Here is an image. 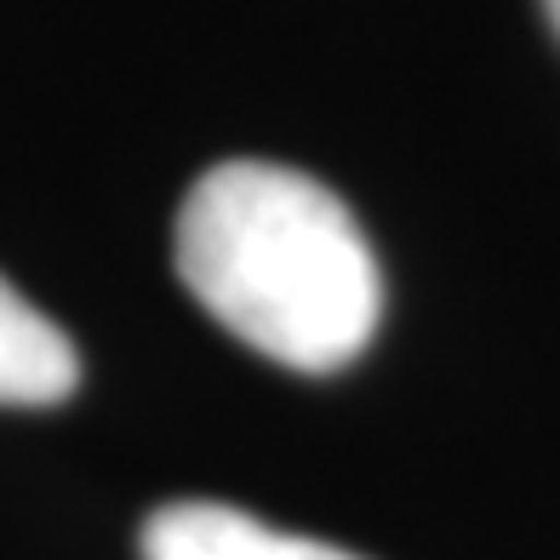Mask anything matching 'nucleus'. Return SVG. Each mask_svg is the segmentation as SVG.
<instances>
[{
	"label": "nucleus",
	"instance_id": "1",
	"mask_svg": "<svg viewBox=\"0 0 560 560\" xmlns=\"http://www.w3.org/2000/svg\"><path fill=\"white\" fill-rule=\"evenodd\" d=\"M177 275L241 343L310 377L349 366L384 315V275L354 212L269 161H223L184 195Z\"/></svg>",
	"mask_w": 560,
	"mask_h": 560
},
{
	"label": "nucleus",
	"instance_id": "2",
	"mask_svg": "<svg viewBox=\"0 0 560 560\" xmlns=\"http://www.w3.org/2000/svg\"><path fill=\"white\" fill-rule=\"evenodd\" d=\"M143 560H361L349 549L275 532L229 503H166L143 521Z\"/></svg>",
	"mask_w": 560,
	"mask_h": 560
},
{
	"label": "nucleus",
	"instance_id": "3",
	"mask_svg": "<svg viewBox=\"0 0 560 560\" xmlns=\"http://www.w3.org/2000/svg\"><path fill=\"white\" fill-rule=\"evenodd\" d=\"M81 384L74 343L0 275V406H52Z\"/></svg>",
	"mask_w": 560,
	"mask_h": 560
},
{
	"label": "nucleus",
	"instance_id": "4",
	"mask_svg": "<svg viewBox=\"0 0 560 560\" xmlns=\"http://www.w3.org/2000/svg\"><path fill=\"white\" fill-rule=\"evenodd\" d=\"M544 12H549V23H555V35H560V0H544Z\"/></svg>",
	"mask_w": 560,
	"mask_h": 560
}]
</instances>
